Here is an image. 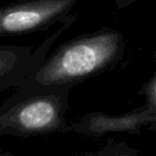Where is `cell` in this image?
I'll return each instance as SVG.
<instances>
[{"label": "cell", "instance_id": "7", "mask_svg": "<svg viewBox=\"0 0 156 156\" xmlns=\"http://www.w3.org/2000/svg\"><path fill=\"white\" fill-rule=\"evenodd\" d=\"M0 156H13V154L7 152V151H0Z\"/></svg>", "mask_w": 156, "mask_h": 156}, {"label": "cell", "instance_id": "5", "mask_svg": "<svg viewBox=\"0 0 156 156\" xmlns=\"http://www.w3.org/2000/svg\"><path fill=\"white\" fill-rule=\"evenodd\" d=\"M147 98L151 105L156 106V78L151 82L149 89H147Z\"/></svg>", "mask_w": 156, "mask_h": 156}, {"label": "cell", "instance_id": "6", "mask_svg": "<svg viewBox=\"0 0 156 156\" xmlns=\"http://www.w3.org/2000/svg\"><path fill=\"white\" fill-rule=\"evenodd\" d=\"M136 1H140V0H115V4L117 6V9H124Z\"/></svg>", "mask_w": 156, "mask_h": 156}, {"label": "cell", "instance_id": "2", "mask_svg": "<svg viewBox=\"0 0 156 156\" xmlns=\"http://www.w3.org/2000/svg\"><path fill=\"white\" fill-rule=\"evenodd\" d=\"M50 88L20 85L0 104V135L33 136L61 127L62 101Z\"/></svg>", "mask_w": 156, "mask_h": 156}, {"label": "cell", "instance_id": "8", "mask_svg": "<svg viewBox=\"0 0 156 156\" xmlns=\"http://www.w3.org/2000/svg\"><path fill=\"white\" fill-rule=\"evenodd\" d=\"M124 156H127V155H124Z\"/></svg>", "mask_w": 156, "mask_h": 156}, {"label": "cell", "instance_id": "1", "mask_svg": "<svg viewBox=\"0 0 156 156\" xmlns=\"http://www.w3.org/2000/svg\"><path fill=\"white\" fill-rule=\"evenodd\" d=\"M123 34L104 28L61 45L21 85L55 88L90 76L112 63L123 51Z\"/></svg>", "mask_w": 156, "mask_h": 156}, {"label": "cell", "instance_id": "4", "mask_svg": "<svg viewBox=\"0 0 156 156\" xmlns=\"http://www.w3.org/2000/svg\"><path fill=\"white\" fill-rule=\"evenodd\" d=\"M74 21L72 16L65 24L48 38L38 49L33 50L29 46L0 44V93L9 88L20 87L43 62L44 56L54 39L62 29L68 27Z\"/></svg>", "mask_w": 156, "mask_h": 156}, {"label": "cell", "instance_id": "3", "mask_svg": "<svg viewBox=\"0 0 156 156\" xmlns=\"http://www.w3.org/2000/svg\"><path fill=\"white\" fill-rule=\"evenodd\" d=\"M77 0H17L0 6V38L34 33L65 22Z\"/></svg>", "mask_w": 156, "mask_h": 156}]
</instances>
